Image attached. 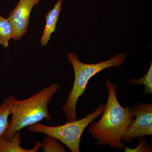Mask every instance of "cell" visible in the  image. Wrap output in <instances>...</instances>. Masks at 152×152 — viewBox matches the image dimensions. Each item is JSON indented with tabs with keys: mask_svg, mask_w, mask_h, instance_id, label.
Instances as JSON below:
<instances>
[{
	"mask_svg": "<svg viewBox=\"0 0 152 152\" xmlns=\"http://www.w3.org/2000/svg\"><path fill=\"white\" fill-rule=\"evenodd\" d=\"M105 84L108 91L107 102L99 121L91 123L89 133L98 145L123 149L125 146L122 137L134 121V115L132 109L124 107L118 101L116 85L110 80Z\"/></svg>",
	"mask_w": 152,
	"mask_h": 152,
	"instance_id": "obj_1",
	"label": "cell"
},
{
	"mask_svg": "<svg viewBox=\"0 0 152 152\" xmlns=\"http://www.w3.org/2000/svg\"><path fill=\"white\" fill-rule=\"evenodd\" d=\"M60 87L59 84H53L24 100L18 99L12 95L5 99L12 115L8 127L3 134L5 139L10 140L16 132L44 119L51 121L48 105Z\"/></svg>",
	"mask_w": 152,
	"mask_h": 152,
	"instance_id": "obj_2",
	"label": "cell"
},
{
	"mask_svg": "<svg viewBox=\"0 0 152 152\" xmlns=\"http://www.w3.org/2000/svg\"><path fill=\"white\" fill-rule=\"evenodd\" d=\"M68 60L73 68L75 80L72 88L68 94L62 110L68 122L77 119L76 106L78 100L86 91L90 79L96 74L107 68L120 66L124 62L126 55L121 53L107 61L95 64H85L79 59L74 52L68 54Z\"/></svg>",
	"mask_w": 152,
	"mask_h": 152,
	"instance_id": "obj_3",
	"label": "cell"
},
{
	"mask_svg": "<svg viewBox=\"0 0 152 152\" xmlns=\"http://www.w3.org/2000/svg\"><path fill=\"white\" fill-rule=\"evenodd\" d=\"M105 104L100 105L92 113L85 118L60 126H50L38 122L28 126L31 133H40L51 136L65 145L72 152H80V143L82 134L87 127L103 113Z\"/></svg>",
	"mask_w": 152,
	"mask_h": 152,
	"instance_id": "obj_4",
	"label": "cell"
},
{
	"mask_svg": "<svg viewBox=\"0 0 152 152\" xmlns=\"http://www.w3.org/2000/svg\"><path fill=\"white\" fill-rule=\"evenodd\" d=\"M131 109L135 118L122 137V141L126 142L152 135V104L140 102Z\"/></svg>",
	"mask_w": 152,
	"mask_h": 152,
	"instance_id": "obj_5",
	"label": "cell"
},
{
	"mask_svg": "<svg viewBox=\"0 0 152 152\" xmlns=\"http://www.w3.org/2000/svg\"><path fill=\"white\" fill-rule=\"evenodd\" d=\"M39 1L19 0L10 13L8 18L13 30L14 40H20L27 32L31 12Z\"/></svg>",
	"mask_w": 152,
	"mask_h": 152,
	"instance_id": "obj_6",
	"label": "cell"
},
{
	"mask_svg": "<svg viewBox=\"0 0 152 152\" xmlns=\"http://www.w3.org/2000/svg\"><path fill=\"white\" fill-rule=\"evenodd\" d=\"M63 2L64 0H58L53 9L48 12L45 16L46 20V25L40 39L42 46H46L52 34L56 31L57 23L58 21Z\"/></svg>",
	"mask_w": 152,
	"mask_h": 152,
	"instance_id": "obj_7",
	"label": "cell"
},
{
	"mask_svg": "<svg viewBox=\"0 0 152 152\" xmlns=\"http://www.w3.org/2000/svg\"><path fill=\"white\" fill-rule=\"evenodd\" d=\"M22 137L19 132H16L10 140H7L3 135L0 136V152H37L42 148V143L37 142L34 146L29 149L23 148L20 146Z\"/></svg>",
	"mask_w": 152,
	"mask_h": 152,
	"instance_id": "obj_8",
	"label": "cell"
},
{
	"mask_svg": "<svg viewBox=\"0 0 152 152\" xmlns=\"http://www.w3.org/2000/svg\"><path fill=\"white\" fill-rule=\"evenodd\" d=\"M13 37V30L8 18L0 15V45L7 48L10 40Z\"/></svg>",
	"mask_w": 152,
	"mask_h": 152,
	"instance_id": "obj_9",
	"label": "cell"
},
{
	"mask_svg": "<svg viewBox=\"0 0 152 152\" xmlns=\"http://www.w3.org/2000/svg\"><path fill=\"white\" fill-rule=\"evenodd\" d=\"M129 83L134 86L141 85L145 86L143 94L145 95L152 94V62L145 75L139 79L132 78L129 80Z\"/></svg>",
	"mask_w": 152,
	"mask_h": 152,
	"instance_id": "obj_10",
	"label": "cell"
},
{
	"mask_svg": "<svg viewBox=\"0 0 152 152\" xmlns=\"http://www.w3.org/2000/svg\"><path fill=\"white\" fill-rule=\"evenodd\" d=\"M42 152H66L64 145L53 137L47 135L42 142Z\"/></svg>",
	"mask_w": 152,
	"mask_h": 152,
	"instance_id": "obj_11",
	"label": "cell"
},
{
	"mask_svg": "<svg viewBox=\"0 0 152 152\" xmlns=\"http://www.w3.org/2000/svg\"><path fill=\"white\" fill-rule=\"evenodd\" d=\"M10 115V107L4 101L0 104V136L4 134L8 127V118Z\"/></svg>",
	"mask_w": 152,
	"mask_h": 152,
	"instance_id": "obj_12",
	"label": "cell"
},
{
	"mask_svg": "<svg viewBox=\"0 0 152 152\" xmlns=\"http://www.w3.org/2000/svg\"><path fill=\"white\" fill-rule=\"evenodd\" d=\"M124 149L125 152H151L152 147L147 144L146 140L143 137L139 139L138 145L135 148L125 146Z\"/></svg>",
	"mask_w": 152,
	"mask_h": 152,
	"instance_id": "obj_13",
	"label": "cell"
}]
</instances>
